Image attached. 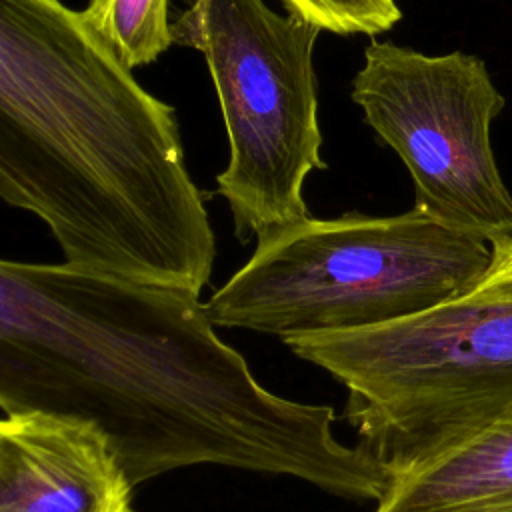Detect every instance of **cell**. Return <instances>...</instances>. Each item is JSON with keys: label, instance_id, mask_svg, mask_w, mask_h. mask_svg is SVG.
I'll list each match as a JSON object with an SVG mask.
<instances>
[{"label": "cell", "instance_id": "obj_1", "mask_svg": "<svg viewBox=\"0 0 512 512\" xmlns=\"http://www.w3.org/2000/svg\"><path fill=\"white\" fill-rule=\"evenodd\" d=\"M0 406L98 424L130 482L218 464L380 500L384 470L334 408L264 388L198 294L70 264L0 262Z\"/></svg>", "mask_w": 512, "mask_h": 512}, {"label": "cell", "instance_id": "obj_2", "mask_svg": "<svg viewBox=\"0 0 512 512\" xmlns=\"http://www.w3.org/2000/svg\"><path fill=\"white\" fill-rule=\"evenodd\" d=\"M0 196L74 268L198 296L212 276L176 110L60 0H0Z\"/></svg>", "mask_w": 512, "mask_h": 512}, {"label": "cell", "instance_id": "obj_3", "mask_svg": "<svg viewBox=\"0 0 512 512\" xmlns=\"http://www.w3.org/2000/svg\"><path fill=\"white\" fill-rule=\"evenodd\" d=\"M492 246L418 208L346 212L258 236L248 262L206 302L214 326L284 340L404 320L470 292Z\"/></svg>", "mask_w": 512, "mask_h": 512}, {"label": "cell", "instance_id": "obj_4", "mask_svg": "<svg viewBox=\"0 0 512 512\" xmlns=\"http://www.w3.org/2000/svg\"><path fill=\"white\" fill-rule=\"evenodd\" d=\"M346 390V420L388 482L512 398V284L470 292L376 328L284 342Z\"/></svg>", "mask_w": 512, "mask_h": 512}, {"label": "cell", "instance_id": "obj_5", "mask_svg": "<svg viewBox=\"0 0 512 512\" xmlns=\"http://www.w3.org/2000/svg\"><path fill=\"white\" fill-rule=\"evenodd\" d=\"M322 30L264 0H192L174 42L198 50L220 102L230 158L216 194L248 242L310 218L304 184L324 170L314 44Z\"/></svg>", "mask_w": 512, "mask_h": 512}, {"label": "cell", "instance_id": "obj_6", "mask_svg": "<svg viewBox=\"0 0 512 512\" xmlns=\"http://www.w3.org/2000/svg\"><path fill=\"white\" fill-rule=\"evenodd\" d=\"M350 98L406 166L414 208L488 244L512 238V192L492 146L506 98L480 56L372 40Z\"/></svg>", "mask_w": 512, "mask_h": 512}, {"label": "cell", "instance_id": "obj_7", "mask_svg": "<svg viewBox=\"0 0 512 512\" xmlns=\"http://www.w3.org/2000/svg\"><path fill=\"white\" fill-rule=\"evenodd\" d=\"M130 482L92 420L46 410L0 422V512H134Z\"/></svg>", "mask_w": 512, "mask_h": 512}, {"label": "cell", "instance_id": "obj_8", "mask_svg": "<svg viewBox=\"0 0 512 512\" xmlns=\"http://www.w3.org/2000/svg\"><path fill=\"white\" fill-rule=\"evenodd\" d=\"M376 512H512V398L388 482Z\"/></svg>", "mask_w": 512, "mask_h": 512}, {"label": "cell", "instance_id": "obj_9", "mask_svg": "<svg viewBox=\"0 0 512 512\" xmlns=\"http://www.w3.org/2000/svg\"><path fill=\"white\" fill-rule=\"evenodd\" d=\"M78 14L130 70L158 60L174 44L168 0H88Z\"/></svg>", "mask_w": 512, "mask_h": 512}, {"label": "cell", "instance_id": "obj_10", "mask_svg": "<svg viewBox=\"0 0 512 512\" xmlns=\"http://www.w3.org/2000/svg\"><path fill=\"white\" fill-rule=\"evenodd\" d=\"M292 12L320 30L350 36H378L402 20V10L394 0H280Z\"/></svg>", "mask_w": 512, "mask_h": 512}, {"label": "cell", "instance_id": "obj_11", "mask_svg": "<svg viewBox=\"0 0 512 512\" xmlns=\"http://www.w3.org/2000/svg\"><path fill=\"white\" fill-rule=\"evenodd\" d=\"M492 262L480 282L490 284H512V238L490 244Z\"/></svg>", "mask_w": 512, "mask_h": 512}]
</instances>
